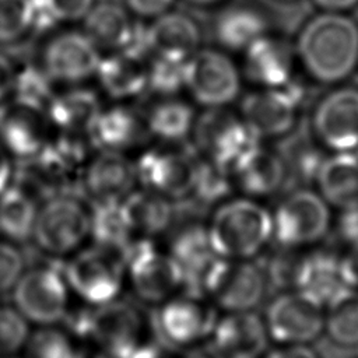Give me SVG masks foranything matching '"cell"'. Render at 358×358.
Listing matches in <instances>:
<instances>
[{"instance_id": "cell-1", "label": "cell", "mask_w": 358, "mask_h": 358, "mask_svg": "<svg viewBox=\"0 0 358 358\" xmlns=\"http://www.w3.org/2000/svg\"><path fill=\"white\" fill-rule=\"evenodd\" d=\"M71 336L90 340L110 358H161L151 312L136 301L116 298L102 305L70 310L64 322Z\"/></svg>"}, {"instance_id": "cell-2", "label": "cell", "mask_w": 358, "mask_h": 358, "mask_svg": "<svg viewBox=\"0 0 358 358\" xmlns=\"http://www.w3.org/2000/svg\"><path fill=\"white\" fill-rule=\"evenodd\" d=\"M296 55L316 81L340 83L358 66V24L343 13L322 11L301 29Z\"/></svg>"}, {"instance_id": "cell-3", "label": "cell", "mask_w": 358, "mask_h": 358, "mask_svg": "<svg viewBox=\"0 0 358 358\" xmlns=\"http://www.w3.org/2000/svg\"><path fill=\"white\" fill-rule=\"evenodd\" d=\"M215 252L227 260L255 259L273 241V215L252 197L218 204L207 224Z\"/></svg>"}, {"instance_id": "cell-4", "label": "cell", "mask_w": 358, "mask_h": 358, "mask_svg": "<svg viewBox=\"0 0 358 358\" xmlns=\"http://www.w3.org/2000/svg\"><path fill=\"white\" fill-rule=\"evenodd\" d=\"M90 201L80 192H64L39 203L32 234L36 253L62 260L90 239Z\"/></svg>"}, {"instance_id": "cell-5", "label": "cell", "mask_w": 358, "mask_h": 358, "mask_svg": "<svg viewBox=\"0 0 358 358\" xmlns=\"http://www.w3.org/2000/svg\"><path fill=\"white\" fill-rule=\"evenodd\" d=\"M62 262L42 256L25 267L11 289L13 306L29 322L56 326L70 312V288L62 271Z\"/></svg>"}, {"instance_id": "cell-6", "label": "cell", "mask_w": 358, "mask_h": 358, "mask_svg": "<svg viewBox=\"0 0 358 358\" xmlns=\"http://www.w3.org/2000/svg\"><path fill=\"white\" fill-rule=\"evenodd\" d=\"M62 271L70 291L91 306L119 298L126 278L123 259L95 245L63 260Z\"/></svg>"}, {"instance_id": "cell-7", "label": "cell", "mask_w": 358, "mask_h": 358, "mask_svg": "<svg viewBox=\"0 0 358 358\" xmlns=\"http://www.w3.org/2000/svg\"><path fill=\"white\" fill-rule=\"evenodd\" d=\"M166 235V252L182 273V292L207 298L208 285L224 260L211 243L207 224L203 220L179 221Z\"/></svg>"}, {"instance_id": "cell-8", "label": "cell", "mask_w": 358, "mask_h": 358, "mask_svg": "<svg viewBox=\"0 0 358 358\" xmlns=\"http://www.w3.org/2000/svg\"><path fill=\"white\" fill-rule=\"evenodd\" d=\"M330 204L319 192L298 189L287 194L273 215V241L278 246L301 249L326 236L331 225Z\"/></svg>"}, {"instance_id": "cell-9", "label": "cell", "mask_w": 358, "mask_h": 358, "mask_svg": "<svg viewBox=\"0 0 358 358\" xmlns=\"http://www.w3.org/2000/svg\"><path fill=\"white\" fill-rule=\"evenodd\" d=\"M217 317L206 298L183 292L151 310L155 337L166 350H186L206 341L211 336Z\"/></svg>"}, {"instance_id": "cell-10", "label": "cell", "mask_w": 358, "mask_h": 358, "mask_svg": "<svg viewBox=\"0 0 358 358\" xmlns=\"http://www.w3.org/2000/svg\"><path fill=\"white\" fill-rule=\"evenodd\" d=\"M126 277L137 301L159 305L182 291V273L168 252L152 239L136 238L123 256Z\"/></svg>"}, {"instance_id": "cell-11", "label": "cell", "mask_w": 358, "mask_h": 358, "mask_svg": "<svg viewBox=\"0 0 358 358\" xmlns=\"http://www.w3.org/2000/svg\"><path fill=\"white\" fill-rule=\"evenodd\" d=\"M200 158L192 144L168 143L151 148L134 161L138 183L173 201L180 200L194 185Z\"/></svg>"}, {"instance_id": "cell-12", "label": "cell", "mask_w": 358, "mask_h": 358, "mask_svg": "<svg viewBox=\"0 0 358 358\" xmlns=\"http://www.w3.org/2000/svg\"><path fill=\"white\" fill-rule=\"evenodd\" d=\"M324 305L316 299L288 289L268 302L263 319L271 341L309 345L324 331Z\"/></svg>"}, {"instance_id": "cell-13", "label": "cell", "mask_w": 358, "mask_h": 358, "mask_svg": "<svg viewBox=\"0 0 358 358\" xmlns=\"http://www.w3.org/2000/svg\"><path fill=\"white\" fill-rule=\"evenodd\" d=\"M241 87V71L227 53L201 49L189 57L185 88L200 106L225 108L238 98Z\"/></svg>"}, {"instance_id": "cell-14", "label": "cell", "mask_w": 358, "mask_h": 358, "mask_svg": "<svg viewBox=\"0 0 358 358\" xmlns=\"http://www.w3.org/2000/svg\"><path fill=\"white\" fill-rule=\"evenodd\" d=\"M197 154L214 164L231 169L234 164L260 140L249 130L241 116L232 115L224 108L208 109L196 119L192 130Z\"/></svg>"}, {"instance_id": "cell-15", "label": "cell", "mask_w": 358, "mask_h": 358, "mask_svg": "<svg viewBox=\"0 0 358 358\" xmlns=\"http://www.w3.org/2000/svg\"><path fill=\"white\" fill-rule=\"evenodd\" d=\"M270 289L260 260L224 259L217 268L208 289L210 296L224 312L256 310Z\"/></svg>"}, {"instance_id": "cell-16", "label": "cell", "mask_w": 358, "mask_h": 358, "mask_svg": "<svg viewBox=\"0 0 358 358\" xmlns=\"http://www.w3.org/2000/svg\"><path fill=\"white\" fill-rule=\"evenodd\" d=\"M299 102V90L289 81L284 87L260 88L246 95L239 116L260 141L277 138L295 126Z\"/></svg>"}, {"instance_id": "cell-17", "label": "cell", "mask_w": 358, "mask_h": 358, "mask_svg": "<svg viewBox=\"0 0 358 358\" xmlns=\"http://www.w3.org/2000/svg\"><path fill=\"white\" fill-rule=\"evenodd\" d=\"M137 183L134 161L124 152L98 150L83 168L80 192L90 203H120Z\"/></svg>"}, {"instance_id": "cell-18", "label": "cell", "mask_w": 358, "mask_h": 358, "mask_svg": "<svg viewBox=\"0 0 358 358\" xmlns=\"http://www.w3.org/2000/svg\"><path fill=\"white\" fill-rule=\"evenodd\" d=\"M313 130L333 152L358 150V88L343 87L323 96L313 112Z\"/></svg>"}, {"instance_id": "cell-19", "label": "cell", "mask_w": 358, "mask_h": 358, "mask_svg": "<svg viewBox=\"0 0 358 358\" xmlns=\"http://www.w3.org/2000/svg\"><path fill=\"white\" fill-rule=\"evenodd\" d=\"M101 59L99 46L84 31H67L48 42L42 67L53 81L80 83L95 76Z\"/></svg>"}, {"instance_id": "cell-20", "label": "cell", "mask_w": 358, "mask_h": 358, "mask_svg": "<svg viewBox=\"0 0 358 358\" xmlns=\"http://www.w3.org/2000/svg\"><path fill=\"white\" fill-rule=\"evenodd\" d=\"M45 110L18 101L0 108V144L17 161L36 155L50 140Z\"/></svg>"}, {"instance_id": "cell-21", "label": "cell", "mask_w": 358, "mask_h": 358, "mask_svg": "<svg viewBox=\"0 0 358 358\" xmlns=\"http://www.w3.org/2000/svg\"><path fill=\"white\" fill-rule=\"evenodd\" d=\"M208 341L224 358H263L271 340L263 316L243 310L218 316Z\"/></svg>"}, {"instance_id": "cell-22", "label": "cell", "mask_w": 358, "mask_h": 358, "mask_svg": "<svg viewBox=\"0 0 358 358\" xmlns=\"http://www.w3.org/2000/svg\"><path fill=\"white\" fill-rule=\"evenodd\" d=\"M235 189L245 196L260 199L274 194L287 180L282 157L266 148L262 141L250 147L231 168Z\"/></svg>"}, {"instance_id": "cell-23", "label": "cell", "mask_w": 358, "mask_h": 358, "mask_svg": "<svg viewBox=\"0 0 358 358\" xmlns=\"http://www.w3.org/2000/svg\"><path fill=\"white\" fill-rule=\"evenodd\" d=\"M148 134L144 120L123 105L101 109L90 130L95 150L124 152L140 145Z\"/></svg>"}, {"instance_id": "cell-24", "label": "cell", "mask_w": 358, "mask_h": 358, "mask_svg": "<svg viewBox=\"0 0 358 358\" xmlns=\"http://www.w3.org/2000/svg\"><path fill=\"white\" fill-rule=\"evenodd\" d=\"M317 192L331 206L341 210L358 206V155L337 151L323 158L316 172Z\"/></svg>"}, {"instance_id": "cell-25", "label": "cell", "mask_w": 358, "mask_h": 358, "mask_svg": "<svg viewBox=\"0 0 358 358\" xmlns=\"http://www.w3.org/2000/svg\"><path fill=\"white\" fill-rule=\"evenodd\" d=\"M243 53L245 70L260 88H278L291 81L294 62L285 42L266 34Z\"/></svg>"}, {"instance_id": "cell-26", "label": "cell", "mask_w": 358, "mask_h": 358, "mask_svg": "<svg viewBox=\"0 0 358 358\" xmlns=\"http://www.w3.org/2000/svg\"><path fill=\"white\" fill-rule=\"evenodd\" d=\"M122 206L137 238L154 239L165 235L175 222V201L145 187H136Z\"/></svg>"}, {"instance_id": "cell-27", "label": "cell", "mask_w": 358, "mask_h": 358, "mask_svg": "<svg viewBox=\"0 0 358 358\" xmlns=\"http://www.w3.org/2000/svg\"><path fill=\"white\" fill-rule=\"evenodd\" d=\"M102 106L90 90L73 88L55 94L49 101L45 113L55 129L62 134L90 138V130Z\"/></svg>"}, {"instance_id": "cell-28", "label": "cell", "mask_w": 358, "mask_h": 358, "mask_svg": "<svg viewBox=\"0 0 358 358\" xmlns=\"http://www.w3.org/2000/svg\"><path fill=\"white\" fill-rule=\"evenodd\" d=\"M201 32L197 22L187 14L166 11L148 25L150 50L155 55H166L189 59L199 50Z\"/></svg>"}, {"instance_id": "cell-29", "label": "cell", "mask_w": 358, "mask_h": 358, "mask_svg": "<svg viewBox=\"0 0 358 358\" xmlns=\"http://www.w3.org/2000/svg\"><path fill=\"white\" fill-rule=\"evenodd\" d=\"M347 288L352 287H350L345 278L341 259L324 253L302 257L294 289L309 295L326 306Z\"/></svg>"}, {"instance_id": "cell-30", "label": "cell", "mask_w": 358, "mask_h": 358, "mask_svg": "<svg viewBox=\"0 0 358 358\" xmlns=\"http://www.w3.org/2000/svg\"><path fill=\"white\" fill-rule=\"evenodd\" d=\"M266 34L268 32L264 15L248 4L229 6L214 21V35L218 43L228 50L245 52Z\"/></svg>"}, {"instance_id": "cell-31", "label": "cell", "mask_w": 358, "mask_h": 358, "mask_svg": "<svg viewBox=\"0 0 358 358\" xmlns=\"http://www.w3.org/2000/svg\"><path fill=\"white\" fill-rule=\"evenodd\" d=\"M95 76L103 91L115 99L133 98L147 87V66L143 64V57L122 50L102 57Z\"/></svg>"}, {"instance_id": "cell-32", "label": "cell", "mask_w": 358, "mask_h": 358, "mask_svg": "<svg viewBox=\"0 0 358 358\" xmlns=\"http://www.w3.org/2000/svg\"><path fill=\"white\" fill-rule=\"evenodd\" d=\"M39 203L32 193L11 182L0 194V235L15 245L31 243Z\"/></svg>"}, {"instance_id": "cell-33", "label": "cell", "mask_w": 358, "mask_h": 358, "mask_svg": "<svg viewBox=\"0 0 358 358\" xmlns=\"http://www.w3.org/2000/svg\"><path fill=\"white\" fill-rule=\"evenodd\" d=\"M90 241L122 259L137 238L120 203H90Z\"/></svg>"}, {"instance_id": "cell-34", "label": "cell", "mask_w": 358, "mask_h": 358, "mask_svg": "<svg viewBox=\"0 0 358 358\" xmlns=\"http://www.w3.org/2000/svg\"><path fill=\"white\" fill-rule=\"evenodd\" d=\"M84 21V32L98 45L122 50L134 29L130 11L116 3H95Z\"/></svg>"}, {"instance_id": "cell-35", "label": "cell", "mask_w": 358, "mask_h": 358, "mask_svg": "<svg viewBox=\"0 0 358 358\" xmlns=\"http://www.w3.org/2000/svg\"><path fill=\"white\" fill-rule=\"evenodd\" d=\"M196 123L193 108L180 99L165 98L147 112L144 124L151 137L162 143H183Z\"/></svg>"}, {"instance_id": "cell-36", "label": "cell", "mask_w": 358, "mask_h": 358, "mask_svg": "<svg viewBox=\"0 0 358 358\" xmlns=\"http://www.w3.org/2000/svg\"><path fill=\"white\" fill-rule=\"evenodd\" d=\"M324 331L341 347L358 345V289L347 288L326 306Z\"/></svg>"}, {"instance_id": "cell-37", "label": "cell", "mask_w": 358, "mask_h": 358, "mask_svg": "<svg viewBox=\"0 0 358 358\" xmlns=\"http://www.w3.org/2000/svg\"><path fill=\"white\" fill-rule=\"evenodd\" d=\"M76 350L69 333L56 326H41L29 333L22 358H74Z\"/></svg>"}, {"instance_id": "cell-38", "label": "cell", "mask_w": 358, "mask_h": 358, "mask_svg": "<svg viewBox=\"0 0 358 358\" xmlns=\"http://www.w3.org/2000/svg\"><path fill=\"white\" fill-rule=\"evenodd\" d=\"M189 59L155 55L151 66L147 67V87L155 92L171 96L186 85Z\"/></svg>"}, {"instance_id": "cell-39", "label": "cell", "mask_w": 358, "mask_h": 358, "mask_svg": "<svg viewBox=\"0 0 358 358\" xmlns=\"http://www.w3.org/2000/svg\"><path fill=\"white\" fill-rule=\"evenodd\" d=\"M52 83V77L43 67L28 66L20 71L15 70L13 95L18 102L45 110L55 95Z\"/></svg>"}, {"instance_id": "cell-40", "label": "cell", "mask_w": 358, "mask_h": 358, "mask_svg": "<svg viewBox=\"0 0 358 358\" xmlns=\"http://www.w3.org/2000/svg\"><path fill=\"white\" fill-rule=\"evenodd\" d=\"M28 324L13 305H0V358H11L22 351L31 333Z\"/></svg>"}, {"instance_id": "cell-41", "label": "cell", "mask_w": 358, "mask_h": 358, "mask_svg": "<svg viewBox=\"0 0 358 358\" xmlns=\"http://www.w3.org/2000/svg\"><path fill=\"white\" fill-rule=\"evenodd\" d=\"M31 31L28 0H0V43H13Z\"/></svg>"}, {"instance_id": "cell-42", "label": "cell", "mask_w": 358, "mask_h": 358, "mask_svg": "<svg viewBox=\"0 0 358 358\" xmlns=\"http://www.w3.org/2000/svg\"><path fill=\"white\" fill-rule=\"evenodd\" d=\"M27 267V259L15 243L0 241V296L11 292Z\"/></svg>"}, {"instance_id": "cell-43", "label": "cell", "mask_w": 358, "mask_h": 358, "mask_svg": "<svg viewBox=\"0 0 358 358\" xmlns=\"http://www.w3.org/2000/svg\"><path fill=\"white\" fill-rule=\"evenodd\" d=\"M31 31H49L60 21L52 0H28Z\"/></svg>"}, {"instance_id": "cell-44", "label": "cell", "mask_w": 358, "mask_h": 358, "mask_svg": "<svg viewBox=\"0 0 358 358\" xmlns=\"http://www.w3.org/2000/svg\"><path fill=\"white\" fill-rule=\"evenodd\" d=\"M60 21H80L95 6V0H52Z\"/></svg>"}, {"instance_id": "cell-45", "label": "cell", "mask_w": 358, "mask_h": 358, "mask_svg": "<svg viewBox=\"0 0 358 358\" xmlns=\"http://www.w3.org/2000/svg\"><path fill=\"white\" fill-rule=\"evenodd\" d=\"M175 0H124L126 8L141 17L154 20L158 15L171 10Z\"/></svg>"}, {"instance_id": "cell-46", "label": "cell", "mask_w": 358, "mask_h": 358, "mask_svg": "<svg viewBox=\"0 0 358 358\" xmlns=\"http://www.w3.org/2000/svg\"><path fill=\"white\" fill-rule=\"evenodd\" d=\"M338 231L341 238L351 246L358 245V206L341 210Z\"/></svg>"}, {"instance_id": "cell-47", "label": "cell", "mask_w": 358, "mask_h": 358, "mask_svg": "<svg viewBox=\"0 0 358 358\" xmlns=\"http://www.w3.org/2000/svg\"><path fill=\"white\" fill-rule=\"evenodd\" d=\"M15 78V69L10 60L0 53V108L8 101V96L13 95Z\"/></svg>"}, {"instance_id": "cell-48", "label": "cell", "mask_w": 358, "mask_h": 358, "mask_svg": "<svg viewBox=\"0 0 358 358\" xmlns=\"http://www.w3.org/2000/svg\"><path fill=\"white\" fill-rule=\"evenodd\" d=\"M263 358H319L309 345H280L273 351H267Z\"/></svg>"}, {"instance_id": "cell-49", "label": "cell", "mask_w": 358, "mask_h": 358, "mask_svg": "<svg viewBox=\"0 0 358 358\" xmlns=\"http://www.w3.org/2000/svg\"><path fill=\"white\" fill-rule=\"evenodd\" d=\"M343 270L350 287L358 289V245H352L347 256L341 259Z\"/></svg>"}, {"instance_id": "cell-50", "label": "cell", "mask_w": 358, "mask_h": 358, "mask_svg": "<svg viewBox=\"0 0 358 358\" xmlns=\"http://www.w3.org/2000/svg\"><path fill=\"white\" fill-rule=\"evenodd\" d=\"M14 169L15 165L13 162V157L0 144V194L11 185Z\"/></svg>"}, {"instance_id": "cell-51", "label": "cell", "mask_w": 358, "mask_h": 358, "mask_svg": "<svg viewBox=\"0 0 358 358\" xmlns=\"http://www.w3.org/2000/svg\"><path fill=\"white\" fill-rule=\"evenodd\" d=\"M182 358H224L220 351L210 343L203 341L185 350Z\"/></svg>"}, {"instance_id": "cell-52", "label": "cell", "mask_w": 358, "mask_h": 358, "mask_svg": "<svg viewBox=\"0 0 358 358\" xmlns=\"http://www.w3.org/2000/svg\"><path fill=\"white\" fill-rule=\"evenodd\" d=\"M323 11H347L358 4V0H313Z\"/></svg>"}, {"instance_id": "cell-53", "label": "cell", "mask_w": 358, "mask_h": 358, "mask_svg": "<svg viewBox=\"0 0 358 358\" xmlns=\"http://www.w3.org/2000/svg\"><path fill=\"white\" fill-rule=\"evenodd\" d=\"M74 358H110L106 352H103L98 347H85V348H77Z\"/></svg>"}, {"instance_id": "cell-54", "label": "cell", "mask_w": 358, "mask_h": 358, "mask_svg": "<svg viewBox=\"0 0 358 358\" xmlns=\"http://www.w3.org/2000/svg\"><path fill=\"white\" fill-rule=\"evenodd\" d=\"M193 4H200V6H208V4H214L218 3L220 0H189Z\"/></svg>"}, {"instance_id": "cell-55", "label": "cell", "mask_w": 358, "mask_h": 358, "mask_svg": "<svg viewBox=\"0 0 358 358\" xmlns=\"http://www.w3.org/2000/svg\"><path fill=\"white\" fill-rule=\"evenodd\" d=\"M11 358H14V357H11Z\"/></svg>"}]
</instances>
